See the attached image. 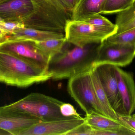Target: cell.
Returning a JSON list of instances; mask_svg holds the SVG:
<instances>
[{
	"mask_svg": "<svg viewBox=\"0 0 135 135\" xmlns=\"http://www.w3.org/2000/svg\"><path fill=\"white\" fill-rule=\"evenodd\" d=\"M118 88L122 101L123 114L131 115L135 110V83L134 75L115 66Z\"/></svg>",
	"mask_w": 135,
	"mask_h": 135,
	"instance_id": "12",
	"label": "cell"
},
{
	"mask_svg": "<svg viewBox=\"0 0 135 135\" xmlns=\"http://www.w3.org/2000/svg\"><path fill=\"white\" fill-rule=\"evenodd\" d=\"M77 22L104 27L116 26L115 24H113L108 19L102 16L100 13L94 14Z\"/></svg>",
	"mask_w": 135,
	"mask_h": 135,
	"instance_id": "22",
	"label": "cell"
},
{
	"mask_svg": "<svg viewBox=\"0 0 135 135\" xmlns=\"http://www.w3.org/2000/svg\"><path fill=\"white\" fill-rule=\"evenodd\" d=\"M4 21L0 17V28L2 29H3V25H4Z\"/></svg>",
	"mask_w": 135,
	"mask_h": 135,
	"instance_id": "30",
	"label": "cell"
},
{
	"mask_svg": "<svg viewBox=\"0 0 135 135\" xmlns=\"http://www.w3.org/2000/svg\"><path fill=\"white\" fill-rule=\"evenodd\" d=\"M117 120L135 132V118L133 115L117 113Z\"/></svg>",
	"mask_w": 135,
	"mask_h": 135,
	"instance_id": "25",
	"label": "cell"
},
{
	"mask_svg": "<svg viewBox=\"0 0 135 135\" xmlns=\"http://www.w3.org/2000/svg\"><path fill=\"white\" fill-rule=\"evenodd\" d=\"M71 13L59 0H43L34 6L32 12L22 21L25 27L65 34Z\"/></svg>",
	"mask_w": 135,
	"mask_h": 135,
	"instance_id": "3",
	"label": "cell"
},
{
	"mask_svg": "<svg viewBox=\"0 0 135 135\" xmlns=\"http://www.w3.org/2000/svg\"><path fill=\"white\" fill-rule=\"evenodd\" d=\"M51 79L46 68L11 53L0 52V82L20 88Z\"/></svg>",
	"mask_w": 135,
	"mask_h": 135,
	"instance_id": "1",
	"label": "cell"
},
{
	"mask_svg": "<svg viewBox=\"0 0 135 135\" xmlns=\"http://www.w3.org/2000/svg\"><path fill=\"white\" fill-rule=\"evenodd\" d=\"M85 122V118L82 117L40 121L23 131L19 135H66Z\"/></svg>",
	"mask_w": 135,
	"mask_h": 135,
	"instance_id": "11",
	"label": "cell"
},
{
	"mask_svg": "<svg viewBox=\"0 0 135 135\" xmlns=\"http://www.w3.org/2000/svg\"><path fill=\"white\" fill-rule=\"evenodd\" d=\"M34 42L37 47L49 57L50 60L53 57L61 53L67 43L65 37Z\"/></svg>",
	"mask_w": 135,
	"mask_h": 135,
	"instance_id": "19",
	"label": "cell"
},
{
	"mask_svg": "<svg viewBox=\"0 0 135 135\" xmlns=\"http://www.w3.org/2000/svg\"><path fill=\"white\" fill-rule=\"evenodd\" d=\"M134 0H106L100 14L117 13L130 7Z\"/></svg>",
	"mask_w": 135,
	"mask_h": 135,
	"instance_id": "20",
	"label": "cell"
},
{
	"mask_svg": "<svg viewBox=\"0 0 135 135\" xmlns=\"http://www.w3.org/2000/svg\"><path fill=\"white\" fill-rule=\"evenodd\" d=\"M60 111L63 116L67 118H81L74 106L68 103H63L60 107Z\"/></svg>",
	"mask_w": 135,
	"mask_h": 135,
	"instance_id": "24",
	"label": "cell"
},
{
	"mask_svg": "<svg viewBox=\"0 0 135 135\" xmlns=\"http://www.w3.org/2000/svg\"><path fill=\"white\" fill-rule=\"evenodd\" d=\"M117 27H104L69 21L65 30L68 43L78 47L100 44L116 33Z\"/></svg>",
	"mask_w": 135,
	"mask_h": 135,
	"instance_id": "6",
	"label": "cell"
},
{
	"mask_svg": "<svg viewBox=\"0 0 135 135\" xmlns=\"http://www.w3.org/2000/svg\"><path fill=\"white\" fill-rule=\"evenodd\" d=\"M9 35L8 32L0 28V44L6 41Z\"/></svg>",
	"mask_w": 135,
	"mask_h": 135,
	"instance_id": "28",
	"label": "cell"
},
{
	"mask_svg": "<svg viewBox=\"0 0 135 135\" xmlns=\"http://www.w3.org/2000/svg\"><path fill=\"white\" fill-rule=\"evenodd\" d=\"M65 8L71 13L79 0H59Z\"/></svg>",
	"mask_w": 135,
	"mask_h": 135,
	"instance_id": "27",
	"label": "cell"
},
{
	"mask_svg": "<svg viewBox=\"0 0 135 135\" xmlns=\"http://www.w3.org/2000/svg\"><path fill=\"white\" fill-rule=\"evenodd\" d=\"M94 135L95 129L85 122L68 133L66 135Z\"/></svg>",
	"mask_w": 135,
	"mask_h": 135,
	"instance_id": "23",
	"label": "cell"
},
{
	"mask_svg": "<svg viewBox=\"0 0 135 135\" xmlns=\"http://www.w3.org/2000/svg\"><path fill=\"white\" fill-rule=\"evenodd\" d=\"M9 1V0H0V4H3V3L6 2L8 1Z\"/></svg>",
	"mask_w": 135,
	"mask_h": 135,
	"instance_id": "32",
	"label": "cell"
},
{
	"mask_svg": "<svg viewBox=\"0 0 135 135\" xmlns=\"http://www.w3.org/2000/svg\"><path fill=\"white\" fill-rule=\"evenodd\" d=\"M64 37L65 35L64 33L41 31L31 28L24 27L9 34L6 41L28 40L40 42Z\"/></svg>",
	"mask_w": 135,
	"mask_h": 135,
	"instance_id": "15",
	"label": "cell"
},
{
	"mask_svg": "<svg viewBox=\"0 0 135 135\" xmlns=\"http://www.w3.org/2000/svg\"><path fill=\"white\" fill-rule=\"evenodd\" d=\"M133 116L134 117V118H135V113L133 115Z\"/></svg>",
	"mask_w": 135,
	"mask_h": 135,
	"instance_id": "33",
	"label": "cell"
},
{
	"mask_svg": "<svg viewBox=\"0 0 135 135\" xmlns=\"http://www.w3.org/2000/svg\"><path fill=\"white\" fill-rule=\"evenodd\" d=\"M103 89L113 108L118 114H123L119 92L115 66L111 64H94Z\"/></svg>",
	"mask_w": 135,
	"mask_h": 135,
	"instance_id": "8",
	"label": "cell"
},
{
	"mask_svg": "<svg viewBox=\"0 0 135 135\" xmlns=\"http://www.w3.org/2000/svg\"><path fill=\"white\" fill-rule=\"evenodd\" d=\"M67 89L70 96L86 114L95 112L104 115L95 93L90 69L69 78Z\"/></svg>",
	"mask_w": 135,
	"mask_h": 135,
	"instance_id": "5",
	"label": "cell"
},
{
	"mask_svg": "<svg viewBox=\"0 0 135 135\" xmlns=\"http://www.w3.org/2000/svg\"><path fill=\"white\" fill-rule=\"evenodd\" d=\"M34 8L31 0H9L0 4V17L5 21L22 22Z\"/></svg>",
	"mask_w": 135,
	"mask_h": 135,
	"instance_id": "13",
	"label": "cell"
},
{
	"mask_svg": "<svg viewBox=\"0 0 135 135\" xmlns=\"http://www.w3.org/2000/svg\"><path fill=\"white\" fill-rule=\"evenodd\" d=\"M106 0H79L71 13V20L78 21L100 13Z\"/></svg>",
	"mask_w": 135,
	"mask_h": 135,
	"instance_id": "16",
	"label": "cell"
},
{
	"mask_svg": "<svg viewBox=\"0 0 135 135\" xmlns=\"http://www.w3.org/2000/svg\"><path fill=\"white\" fill-rule=\"evenodd\" d=\"M99 44L84 47L74 46L72 49L65 47L60 54L51 59L48 72L55 81L69 79L84 71L90 69L96 62Z\"/></svg>",
	"mask_w": 135,
	"mask_h": 135,
	"instance_id": "2",
	"label": "cell"
},
{
	"mask_svg": "<svg viewBox=\"0 0 135 135\" xmlns=\"http://www.w3.org/2000/svg\"><path fill=\"white\" fill-rule=\"evenodd\" d=\"M0 52L13 54L47 69L50 60L49 57L37 47L33 41H6L0 44Z\"/></svg>",
	"mask_w": 135,
	"mask_h": 135,
	"instance_id": "9",
	"label": "cell"
},
{
	"mask_svg": "<svg viewBox=\"0 0 135 135\" xmlns=\"http://www.w3.org/2000/svg\"><path fill=\"white\" fill-rule=\"evenodd\" d=\"M104 41L113 43L135 45V28L119 35H113Z\"/></svg>",
	"mask_w": 135,
	"mask_h": 135,
	"instance_id": "21",
	"label": "cell"
},
{
	"mask_svg": "<svg viewBox=\"0 0 135 135\" xmlns=\"http://www.w3.org/2000/svg\"><path fill=\"white\" fill-rule=\"evenodd\" d=\"M0 135H9V133L0 129Z\"/></svg>",
	"mask_w": 135,
	"mask_h": 135,
	"instance_id": "31",
	"label": "cell"
},
{
	"mask_svg": "<svg viewBox=\"0 0 135 135\" xmlns=\"http://www.w3.org/2000/svg\"><path fill=\"white\" fill-rule=\"evenodd\" d=\"M31 1H32V3L34 4V6H35L37 4H38L43 0H31Z\"/></svg>",
	"mask_w": 135,
	"mask_h": 135,
	"instance_id": "29",
	"label": "cell"
},
{
	"mask_svg": "<svg viewBox=\"0 0 135 135\" xmlns=\"http://www.w3.org/2000/svg\"><path fill=\"white\" fill-rule=\"evenodd\" d=\"M115 25L117 30L115 35L135 28V0L127 9L117 13Z\"/></svg>",
	"mask_w": 135,
	"mask_h": 135,
	"instance_id": "18",
	"label": "cell"
},
{
	"mask_svg": "<svg viewBox=\"0 0 135 135\" xmlns=\"http://www.w3.org/2000/svg\"><path fill=\"white\" fill-rule=\"evenodd\" d=\"M24 27H25L24 25L21 22L17 21H5L3 25V29L8 32L9 35L17 30Z\"/></svg>",
	"mask_w": 135,
	"mask_h": 135,
	"instance_id": "26",
	"label": "cell"
},
{
	"mask_svg": "<svg viewBox=\"0 0 135 135\" xmlns=\"http://www.w3.org/2000/svg\"><path fill=\"white\" fill-rule=\"evenodd\" d=\"M90 74L96 96L104 115L117 120V113L112 107L101 83L97 71L93 67L90 69Z\"/></svg>",
	"mask_w": 135,
	"mask_h": 135,
	"instance_id": "17",
	"label": "cell"
},
{
	"mask_svg": "<svg viewBox=\"0 0 135 135\" xmlns=\"http://www.w3.org/2000/svg\"><path fill=\"white\" fill-rule=\"evenodd\" d=\"M135 58V45L103 41L98 45L97 59L94 64L105 63L124 67L131 64Z\"/></svg>",
	"mask_w": 135,
	"mask_h": 135,
	"instance_id": "7",
	"label": "cell"
},
{
	"mask_svg": "<svg viewBox=\"0 0 135 135\" xmlns=\"http://www.w3.org/2000/svg\"><path fill=\"white\" fill-rule=\"evenodd\" d=\"M85 122L94 128L108 131H126L132 135H135V132L124 126L118 120L109 118L104 115L95 112L86 114Z\"/></svg>",
	"mask_w": 135,
	"mask_h": 135,
	"instance_id": "14",
	"label": "cell"
},
{
	"mask_svg": "<svg viewBox=\"0 0 135 135\" xmlns=\"http://www.w3.org/2000/svg\"><path fill=\"white\" fill-rule=\"evenodd\" d=\"M41 121L38 118L5 106L0 108V129L9 135H19L21 132Z\"/></svg>",
	"mask_w": 135,
	"mask_h": 135,
	"instance_id": "10",
	"label": "cell"
},
{
	"mask_svg": "<svg viewBox=\"0 0 135 135\" xmlns=\"http://www.w3.org/2000/svg\"><path fill=\"white\" fill-rule=\"evenodd\" d=\"M63 103L42 94L32 93L5 106L35 117L42 122H48L72 118L65 117L61 113L60 107Z\"/></svg>",
	"mask_w": 135,
	"mask_h": 135,
	"instance_id": "4",
	"label": "cell"
}]
</instances>
